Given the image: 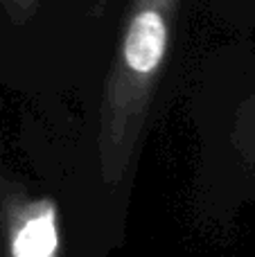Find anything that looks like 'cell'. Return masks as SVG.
I'll use <instances>...</instances> for the list:
<instances>
[{
    "instance_id": "obj_1",
    "label": "cell",
    "mask_w": 255,
    "mask_h": 257,
    "mask_svg": "<svg viewBox=\"0 0 255 257\" xmlns=\"http://www.w3.org/2000/svg\"><path fill=\"white\" fill-rule=\"evenodd\" d=\"M181 0H131L99 102L97 156L104 185L131 174L163 77Z\"/></svg>"
},
{
    "instance_id": "obj_2",
    "label": "cell",
    "mask_w": 255,
    "mask_h": 257,
    "mask_svg": "<svg viewBox=\"0 0 255 257\" xmlns=\"http://www.w3.org/2000/svg\"><path fill=\"white\" fill-rule=\"evenodd\" d=\"M12 5H14V12L21 14V18H25V16H30V12L34 9L36 0H12Z\"/></svg>"
},
{
    "instance_id": "obj_3",
    "label": "cell",
    "mask_w": 255,
    "mask_h": 257,
    "mask_svg": "<svg viewBox=\"0 0 255 257\" xmlns=\"http://www.w3.org/2000/svg\"><path fill=\"white\" fill-rule=\"evenodd\" d=\"M251 124L255 128V97H253V102H248L246 111L242 115V126H251Z\"/></svg>"
}]
</instances>
